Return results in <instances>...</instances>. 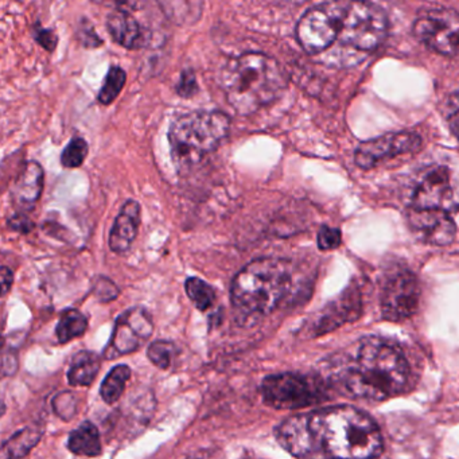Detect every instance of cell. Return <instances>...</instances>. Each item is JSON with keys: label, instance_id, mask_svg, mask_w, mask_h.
<instances>
[{"label": "cell", "instance_id": "1", "mask_svg": "<svg viewBox=\"0 0 459 459\" xmlns=\"http://www.w3.org/2000/svg\"><path fill=\"white\" fill-rule=\"evenodd\" d=\"M279 445L299 459H375L383 451L380 429L353 407L291 416L275 429Z\"/></svg>", "mask_w": 459, "mask_h": 459}, {"label": "cell", "instance_id": "2", "mask_svg": "<svg viewBox=\"0 0 459 459\" xmlns=\"http://www.w3.org/2000/svg\"><path fill=\"white\" fill-rule=\"evenodd\" d=\"M410 376L402 351L380 338H367L341 357L333 378L354 399L381 402L400 394Z\"/></svg>", "mask_w": 459, "mask_h": 459}, {"label": "cell", "instance_id": "3", "mask_svg": "<svg viewBox=\"0 0 459 459\" xmlns=\"http://www.w3.org/2000/svg\"><path fill=\"white\" fill-rule=\"evenodd\" d=\"M220 87L233 111L248 117L283 95L287 76L275 58L264 53H244L225 64Z\"/></svg>", "mask_w": 459, "mask_h": 459}, {"label": "cell", "instance_id": "4", "mask_svg": "<svg viewBox=\"0 0 459 459\" xmlns=\"http://www.w3.org/2000/svg\"><path fill=\"white\" fill-rule=\"evenodd\" d=\"M292 286L289 260L262 257L252 260L233 279L230 302L243 324L257 321L279 307Z\"/></svg>", "mask_w": 459, "mask_h": 459}, {"label": "cell", "instance_id": "5", "mask_svg": "<svg viewBox=\"0 0 459 459\" xmlns=\"http://www.w3.org/2000/svg\"><path fill=\"white\" fill-rule=\"evenodd\" d=\"M230 119L224 112L195 111L182 115L169 130L171 158L179 171L203 162L228 138Z\"/></svg>", "mask_w": 459, "mask_h": 459}, {"label": "cell", "instance_id": "6", "mask_svg": "<svg viewBox=\"0 0 459 459\" xmlns=\"http://www.w3.org/2000/svg\"><path fill=\"white\" fill-rule=\"evenodd\" d=\"M388 17L381 7L368 2H345V12L338 31L334 58L338 64L359 63L362 56L375 52L388 33Z\"/></svg>", "mask_w": 459, "mask_h": 459}, {"label": "cell", "instance_id": "7", "mask_svg": "<svg viewBox=\"0 0 459 459\" xmlns=\"http://www.w3.org/2000/svg\"><path fill=\"white\" fill-rule=\"evenodd\" d=\"M263 402L275 410H300L326 400V389L313 376L276 373L260 384Z\"/></svg>", "mask_w": 459, "mask_h": 459}, {"label": "cell", "instance_id": "8", "mask_svg": "<svg viewBox=\"0 0 459 459\" xmlns=\"http://www.w3.org/2000/svg\"><path fill=\"white\" fill-rule=\"evenodd\" d=\"M345 2H327L307 10L297 26V39L307 55L329 52L337 41Z\"/></svg>", "mask_w": 459, "mask_h": 459}, {"label": "cell", "instance_id": "9", "mask_svg": "<svg viewBox=\"0 0 459 459\" xmlns=\"http://www.w3.org/2000/svg\"><path fill=\"white\" fill-rule=\"evenodd\" d=\"M412 30L416 39L432 52L459 55V13L455 10H426L416 18Z\"/></svg>", "mask_w": 459, "mask_h": 459}, {"label": "cell", "instance_id": "10", "mask_svg": "<svg viewBox=\"0 0 459 459\" xmlns=\"http://www.w3.org/2000/svg\"><path fill=\"white\" fill-rule=\"evenodd\" d=\"M419 299L420 287L416 276L407 268L392 271L381 289V314L388 321H404L416 313Z\"/></svg>", "mask_w": 459, "mask_h": 459}, {"label": "cell", "instance_id": "11", "mask_svg": "<svg viewBox=\"0 0 459 459\" xmlns=\"http://www.w3.org/2000/svg\"><path fill=\"white\" fill-rule=\"evenodd\" d=\"M458 204L453 171L447 166H431L419 176L413 187L412 208L447 212L458 208Z\"/></svg>", "mask_w": 459, "mask_h": 459}, {"label": "cell", "instance_id": "12", "mask_svg": "<svg viewBox=\"0 0 459 459\" xmlns=\"http://www.w3.org/2000/svg\"><path fill=\"white\" fill-rule=\"evenodd\" d=\"M154 324L149 311L143 307H134L117 316L111 341L104 349V357L119 359L138 351L152 337Z\"/></svg>", "mask_w": 459, "mask_h": 459}, {"label": "cell", "instance_id": "13", "mask_svg": "<svg viewBox=\"0 0 459 459\" xmlns=\"http://www.w3.org/2000/svg\"><path fill=\"white\" fill-rule=\"evenodd\" d=\"M420 147L421 138L418 134L411 131L386 134L359 144L354 152V160L359 168L368 170L399 155L418 152Z\"/></svg>", "mask_w": 459, "mask_h": 459}, {"label": "cell", "instance_id": "14", "mask_svg": "<svg viewBox=\"0 0 459 459\" xmlns=\"http://www.w3.org/2000/svg\"><path fill=\"white\" fill-rule=\"evenodd\" d=\"M407 219L412 232L424 243L445 247L455 238V222L447 212L411 208Z\"/></svg>", "mask_w": 459, "mask_h": 459}, {"label": "cell", "instance_id": "15", "mask_svg": "<svg viewBox=\"0 0 459 459\" xmlns=\"http://www.w3.org/2000/svg\"><path fill=\"white\" fill-rule=\"evenodd\" d=\"M141 225V205L130 200L123 205L109 232V248L115 254H125L133 247Z\"/></svg>", "mask_w": 459, "mask_h": 459}, {"label": "cell", "instance_id": "16", "mask_svg": "<svg viewBox=\"0 0 459 459\" xmlns=\"http://www.w3.org/2000/svg\"><path fill=\"white\" fill-rule=\"evenodd\" d=\"M44 189V170L37 162L23 166L12 187L13 204L18 208L31 209L39 200Z\"/></svg>", "mask_w": 459, "mask_h": 459}, {"label": "cell", "instance_id": "17", "mask_svg": "<svg viewBox=\"0 0 459 459\" xmlns=\"http://www.w3.org/2000/svg\"><path fill=\"white\" fill-rule=\"evenodd\" d=\"M107 29L114 41L126 49L135 50L143 45V31L130 12L120 9L112 12L107 20Z\"/></svg>", "mask_w": 459, "mask_h": 459}, {"label": "cell", "instance_id": "18", "mask_svg": "<svg viewBox=\"0 0 459 459\" xmlns=\"http://www.w3.org/2000/svg\"><path fill=\"white\" fill-rule=\"evenodd\" d=\"M68 448L77 456L95 458L101 454V439L98 427L92 421H82L71 432Z\"/></svg>", "mask_w": 459, "mask_h": 459}, {"label": "cell", "instance_id": "19", "mask_svg": "<svg viewBox=\"0 0 459 459\" xmlns=\"http://www.w3.org/2000/svg\"><path fill=\"white\" fill-rule=\"evenodd\" d=\"M100 370L98 354L90 351H80L74 356L68 370V381L74 386H87L95 381Z\"/></svg>", "mask_w": 459, "mask_h": 459}, {"label": "cell", "instance_id": "20", "mask_svg": "<svg viewBox=\"0 0 459 459\" xmlns=\"http://www.w3.org/2000/svg\"><path fill=\"white\" fill-rule=\"evenodd\" d=\"M42 431L36 427H28V429H21L17 434L13 435L9 440L2 446V459H22L28 455L37 443L41 440Z\"/></svg>", "mask_w": 459, "mask_h": 459}, {"label": "cell", "instance_id": "21", "mask_svg": "<svg viewBox=\"0 0 459 459\" xmlns=\"http://www.w3.org/2000/svg\"><path fill=\"white\" fill-rule=\"evenodd\" d=\"M88 329V318L76 308H69L61 316L56 327V335L61 343H68L82 337Z\"/></svg>", "mask_w": 459, "mask_h": 459}, {"label": "cell", "instance_id": "22", "mask_svg": "<svg viewBox=\"0 0 459 459\" xmlns=\"http://www.w3.org/2000/svg\"><path fill=\"white\" fill-rule=\"evenodd\" d=\"M131 377V369L127 365H117L106 376L100 386V396L107 404L119 402Z\"/></svg>", "mask_w": 459, "mask_h": 459}, {"label": "cell", "instance_id": "23", "mask_svg": "<svg viewBox=\"0 0 459 459\" xmlns=\"http://www.w3.org/2000/svg\"><path fill=\"white\" fill-rule=\"evenodd\" d=\"M187 297L200 311H206L216 302V291L200 278H189L185 283Z\"/></svg>", "mask_w": 459, "mask_h": 459}, {"label": "cell", "instance_id": "24", "mask_svg": "<svg viewBox=\"0 0 459 459\" xmlns=\"http://www.w3.org/2000/svg\"><path fill=\"white\" fill-rule=\"evenodd\" d=\"M359 311V300L354 297L353 292H349L348 295H343L332 308L330 313L326 314L324 318L321 319V327H333L341 325L342 321H348L351 318V314ZM329 330V329H327Z\"/></svg>", "mask_w": 459, "mask_h": 459}, {"label": "cell", "instance_id": "25", "mask_svg": "<svg viewBox=\"0 0 459 459\" xmlns=\"http://www.w3.org/2000/svg\"><path fill=\"white\" fill-rule=\"evenodd\" d=\"M126 80H127V74L122 68L111 66L108 74H107L106 80H104L103 87L99 92V103L103 104V106H109V104L114 103L122 92L123 87L126 85Z\"/></svg>", "mask_w": 459, "mask_h": 459}, {"label": "cell", "instance_id": "26", "mask_svg": "<svg viewBox=\"0 0 459 459\" xmlns=\"http://www.w3.org/2000/svg\"><path fill=\"white\" fill-rule=\"evenodd\" d=\"M179 351L176 343L171 341L158 340L154 341L147 349V357L150 361L160 368V369H170L173 367L174 359L178 356Z\"/></svg>", "mask_w": 459, "mask_h": 459}, {"label": "cell", "instance_id": "27", "mask_svg": "<svg viewBox=\"0 0 459 459\" xmlns=\"http://www.w3.org/2000/svg\"><path fill=\"white\" fill-rule=\"evenodd\" d=\"M88 150H90V146L84 139L79 138V136L72 139L68 146L64 149L63 154H61V163H63L64 168H80L87 160Z\"/></svg>", "mask_w": 459, "mask_h": 459}, {"label": "cell", "instance_id": "28", "mask_svg": "<svg viewBox=\"0 0 459 459\" xmlns=\"http://www.w3.org/2000/svg\"><path fill=\"white\" fill-rule=\"evenodd\" d=\"M319 248L322 251H330V249L338 248L341 246V230L337 228L322 227L318 232V238H316Z\"/></svg>", "mask_w": 459, "mask_h": 459}, {"label": "cell", "instance_id": "29", "mask_svg": "<svg viewBox=\"0 0 459 459\" xmlns=\"http://www.w3.org/2000/svg\"><path fill=\"white\" fill-rule=\"evenodd\" d=\"M177 92L182 98H193L198 92L197 79H195V72L184 71L181 74L178 85H177Z\"/></svg>", "mask_w": 459, "mask_h": 459}, {"label": "cell", "instance_id": "30", "mask_svg": "<svg viewBox=\"0 0 459 459\" xmlns=\"http://www.w3.org/2000/svg\"><path fill=\"white\" fill-rule=\"evenodd\" d=\"M93 291H95L96 297L103 300V302L114 300L117 294H119L117 287L107 278H99L96 281L95 287H93Z\"/></svg>", "mask_w": 459, "mask_h": 459}, {"label": "cell", "instance_id": "31", "mask_svg": "<svg viewBox=\"0 0 459 459\" xmlns=\"http://www.w3.org/2000/svg\"><path fill=\"white\" fill-rule=\"evenodd\" d=\"M33 36L34 39H36V41L39 42L44 49H47L49 53L55 52L58 42V39L57 36H56L55 31L36 26V29H34L33 31Z\"/></svg>", "mask_w": 459, "mask_h": 459}, {"label": "cell", "instance_id": "32", "mask_svg": "<svg viewBox=\"0 0 459 459\" xmlns=\"http://www.w3.org/2000/svg\"><path fill=\"white\" fill-rule=\"evenodd\" d=\"M7 224L13 230L20 233H29L34 228V222L26 214L18 213L7 220Z\"/></svg>", "mask_w": 459, "mask_h": 459}, {"label": "cell", "instance_id": "33", "mask_svg": "<svg viewBox=\"0 0 459 459\" xmlns=\"http://www.w3.org/2000/svg\"><path fill=\"white\" fill-rule=\"evenodd\" d=\"M13 279H14V275H13L12 270L9 267L2 268V295L4 297L12 289Z\"/></svg>", "mask_w": 459, "mask_h": 459}, {"label": "cell", "instance_id": "34", "mask_svg": "<svg viewBox=\"0 0 459 459\" xmlns=\"http://www.w3.org/2000/svg\"><path fill=\"white\" fill-rule=\"evenodd\" d=\"M450 127L456 138L459 139V107L455 112L450 117Z\"/></svg>", "mask_w": 459, "mask_h": 459}]
</instances>
